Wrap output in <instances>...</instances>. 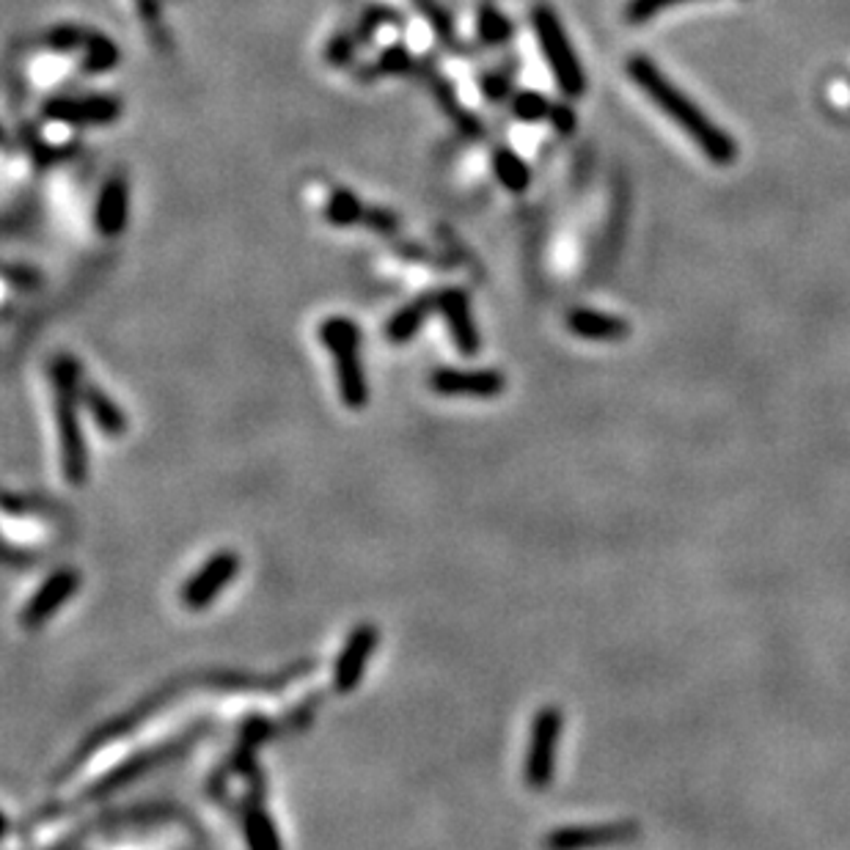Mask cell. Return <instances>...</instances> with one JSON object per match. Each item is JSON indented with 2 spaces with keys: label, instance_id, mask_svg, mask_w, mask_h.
<instances>
[{
  "label": "cell",
  "instance_id": "6da1fadb",
  "mask_svg": "<svg viewBox=\"0 0 850 850\" xmlns=\"http://www.w3.org/2000/svg\"><path fill=\"white\" fill-rule=\"evenodd\" d=\"M628 75H631V81L636 83V86L642 88V92L647 94L660 110H664L666 117H669L677 127L685 130V133L691 135V141L700 146L702 155H705L707 160H713L716 166H729V162H734V157H738V144H734L732 135L718 130L716 124H713L711 119H707L705 113H702V110L696 108L683 92H680V88L671 86L669 77H666L653 61L644 59V56H633V59L628 61Z\"/></svg>",
  "mask_w": 850,
  "mask_h": 850
},
{
  "label": "cell",
  "instance_id": "7a4b0ae2",
  "mask_svg": "<svg viewBox=\"0 0 850 850\" xmlns=\"http://www.w3.org/2000/svg\"><path fill=\"white\" fill-rule=\"evenodd\" d=\"M56 388V429H59L61 471L72 487L88 482V446L81 427V382L83 366L72 355H59L50 366Z\"/></svg>",
  "mask_w": 850,
  "mask_h": 850
},
{
  "label": "cell",
  "instance_id": "3957f363",
  "mask_svg": "<svg viewBox=\"0 0 850 850\" xmlns=\"http://www.w3.org/2000/svg\"><path fill=\"white\" fill-rule=\"evenodd\" d=\"M319 342L336 359L339 397L350 411H361L369 402L364 361H361V330L348 317H328L319 325Z\"/></svg>",
  "mask_w": 850,
  "mask_h": 850
},
{
  "label": "cell",
  "instance_id": "277c9868",
  "mask_svg": "<svg viewBox=\"0 0 850 850\" xmlns=\"http://www.w3.org/2000/svg\"><path fill=\"white\" fill-rule=\"evenodd\" d=\"M534 34H537L539 50L545 56V64L554 72L564 97H581L586 92V75L581 70V61L575 56L573 45L567 39V31L561 28L559 17L550 7H537L532 14Z\"/></svg>",
  "mask_w": 850,
  "mask_h": 850
},
{
  "label": "cell",
  "instance_id": "5b68a950",
  "mask_svg": "<svg viewBox=\"0 0 850 850\" xmlns=\"http://www.w3.org/2000/svg\"><path fill=\"white\" fill-rule=\"evenodd\" d=\"M561 727H564V716H561L559 707L548 705L534 713L526 757H523V781L532 790H548L554 785Z\"/></svg>",
  "mask_w": 850,
  "mask_h": 850
},
{
  "label": "cell",
  "instance_id": "8992f818",
  "mask_svg": "<svg viewBox=\"0 0 850 850\" xmlns=\"http://www.w3.org/2000/svg\"><path fill=\"white\" fill-rule=\"evenodd\" d=\"M377 644H380V631H377V626H372V622H361V626H355L353 631H350V636L344 639L342 649H339L333 664L336 694L348 696L359 689Z\"/></svg>",
  "mask_w": 850,
  "mask_h": 850
},
{
  "label": "cell",
  "instance_id": "52a82bcc",
  "mask_svg": "<svg viewBox=\"0 0 850 850\" xmlns=\"http://www.w3.org/2000/svg\"><path fill=\"white\" fill-rule=\"evenodd\" d=\"M429 388L438 397L454 400H496L507 388V377L498 369H458V366H438L429 375Z\"/></svg>",
  "mask_w": 850,
  "mask_h": 850
},
{
  "label": "cell",
  "instance_id": "ba28073f",
  "mask_svg": "<svg viewBox=\"0 0 850 850\" xmlns=\"http://www.w3.org/2000/svg\"><path fill=\"white\" fill-rule=\"evenodd\" d=\"M240 573V556L234 550H218L209 556L196 573L182 586V603L191 611H204L215 597L223 595V590L238 579Z\"/></svg>",
  "mask_w": 850,
  "mask_h": 850
},
{
  "label": "cell",
  "instance_id": "9c48e42d",
  "mask_svg": "<svg viewBox=\"0 0 850 850\" xmlns=\"http://www.w3.org/2000/svg\"><path fill=\"white\" fill-rule=\"evenodd\" d=\"M77 590H81V573L72 567H59L56 573L41 581L39 590L25 603L23 611H20V626L28 628V631L41 628L59 614L61 606H66L77 595Z\"/></svg>",
  "mask_w": 850,
  "mask_h": 850
},
{
  "label": "cell",
  "instance_id": "30bf717a",
  "mask_svg": "<svg viewBox=\"0 0 850 850\" xmlns=\"http://www.w3.org/2000/svg\"><path fill=\"white\" fill-rule=\"evenodd\" d=\"M45 117L66 127H97L122 117V99L108 94H88V97H56L45 105Z\"/></svg>",
  "mask_w": 850,
  "mask_h": 850
},
{
  "label": "cell",
  "instance_id": "8fae6325",
  "mask_svg": "<svg viewBox=\"0 0 850 850\" xmlns=\"http://www.w3.org/2000/svg\"><path fill=\"white\" fill-rule=\"evenodd\" d=\"M639 834L633 823H597V826H564L543 839L545 850H590L628 842Z\"/></svg>",
  "mask_w": 850,
  "mask_h": 850
},
{
  "label": "cell",
  "instance_id": "7c38bea8",
  "mask_svg": "<svg viewBox=\"0 0 850 850\" xmlns=\"http://www.w3.org/2000/svg\"><path fill=\"white\" fill-rule=\"evenodd\" d=\"M438 312L444 314L449 333L454 339V348L465 359H474L482 348V336L476 328L474 312H471V301L463 290H444L438 292Z\"/></svg>",
  "mask_w": 850,
  "mask_h": 850
},
{
  "label": "cell",
  "instance_id": "4fadbf2b",
  "mask_svg": "<svg viewBox=\"0 0 850 850\" xmlns=\"http://www.w3.org/2000/svg\"><path fill=\"white\" fill-rule=\"evenodd\" d=\"M130 212V191L122 177H113L102 185L94 209V226L102 238H119L127 226Z\"/></svg>",
  "mask_w": 850,
  "mask_h": 850
},
{
  "label": "cell",
  "instance_id": "5bb4252c",
  "mask_svg": "<svg viewBox=\"0 0 850 850\" xmlns=\"http://www.w3.org/2000/svg\"><path fill=\"white\" fill-rule=\"evenodd\" d=\"M81 405L86 408L92 422L102 429L105 438H122L127 433V416L119 408V402L110 400L97 382L86 380V377L81 382Z\"/></svg>",
  "mask_w": 850,
  "mask_h": 850
},
{
  "label": "cell",
  "instance_id": "9a60e30c",
  "mask_svg": "<svg viewBox=\"0 0 850 850\" xmlns=\"http://www.w3.org/2000/svg\"><path fill=\"white\" fill-rule=\"evenodd\" d=\"M567 328L581 339H590V342H619L631 333V325L622 317L592 312V308H575V312L567 314Z\"/></svg>",
  "mask_w": 850,
  "mask_h": 850
},
{
  "label": "cell",
  "instance_id": "2e32d148",
  "mask_svg": "<svg viewBox=\"0 0 850 850\" xmlns=\"http://www.w3.org/2000/svg\"><path fill=\"white\" fill-rule=\"evenodd\" d=\"M438 312V295H424L402 306L400 312L391 314L386 323V339L393 344L411 342L413 336L427 325V319Z\"/></svg>",
  "mask_w": 850,
  "mask_h": 850
},
{
  "label": "cell",
  "instance_id": "e0dca14e",
  "mask_svg": "<svg viewBox=\"0 0 850 850\" xmlns=\"http://www.w3.org/2000/svg\"><path fill=\"white\" fill-rule=\"evenodd\" d=\"M243 834L248 850H283L281 834H278V826L267 806L251 804L243 812Z\"/></svg>",
  "mask_w": 850,
  "mask_h": 850
},
{
  "label": "cell",
  "instance_id": "ac0fdd59",
  "mask_svg": "<svg viewBox=\"0 0 850 850\" xmlns=\"http://www.w3.org/2000/svg\"><path fill=\"white\" fill-rule=\"evenodd\" d=\"M493 171H496V180L501 182V187H507L509 193H523L532 185V171H529L523 157H518L515 151L496 149V155H493Z\"/></svg>",
  "mask_w": 850,
  "mask_h": 850
},
{
  "label": "cell",
  "instance_id": "d6986e66",
  "mask_svg": "<svg viewBox=\"0 0 850 850\" xmlns=\"http://www.w3.org/2000/svg\"><path fill=\"white\" fill-rule=\"evenodd\" d=\"M168 754H174V746L160 749V752H146V754H141V757L127 760V763L119 765L113 774H108L102 781H99L97 796H105V792H110V790H119V787L127 785L130 779H135V776H141V774H146L149 768H155V765L160 763V760H166Z\"/></svg>",
  "mask_w": 850,
  "mask_h": 850
},
{
  "label": "cell",
  "instance_id": "ffe728a7",
  "mask_svg": "<svg viewBox=\"0 0 850 850\" xmlns=\"http://www.w3.org/2000/svg\"><path fill=\"white\" fill-rule=\"evenodd\" d=\"M86 61H83V70L97 75V72H108L119 64V47L102 34H88L86 39Z\"/></svg>",
  "mask_w": 850,
  "mask_h": 850
},
{
  "label": "cell",
  "instance_id": "44dd1931",
  "mask_svg": "<svg viewBox=\"0 0 850 850\" xmlns=\"http://www.w3.org/2000/svg\"><path fill=\"white\" fill-rule=\"evenodd\" d=\"M325 218L333 226H353L366 218V209L350 191H336L325 207Z\"/></svg>",
  "mask_w": 850,
  "mask_h": 850
},
{
  "label": "cell",
  "instance_id": "7402d4cb",
  "mask_svg": "<svg viewBox=\"0 0 850 850\" xmlns=\"http://www.w3.org/2000/svg\"><path fill=\"white\" fill-rule=\"evenodd\" d=\"M512 110H515V117L521 122H543V119L550 117V110L554 105L537 92H521L515 99H512Z\"/></svg>",
  "mask_w": 850,
  "mask_h": 850
},
{
  "label": "cell",
  "instance_id": "603a6c76",
  "mask_svg": "<svg viewBox=\"0 0 850 850\" xmlns=\"http://www.w3.org/2000/svg\"><path fill=\"white\" fill-rule=\"evenodd\" d=\"M86 39H88L86 31L75 28V25H59V28H52L50 34H47L45 45L52 47V50H59V52H72V50H81V47H86Z\"/></svg>",
  "mask_w": 850,
  "mask_h": 850
},
{
  "label": "cell",
  "instance_id": "cb8c5ba5",
  "mask_svg": "<svg viewBox=\"0 0 850 850\" xmlns=\"http://www.w3.org/2000/svg\"><path fill=\"white\" fill-rule=\"evenodd\" d=\"M479 34H482V39L490 41V45H498V41H503L509 34H512V25H509L507 17H501L496 9L487 7V9H482Z\"/></svg>",
  "mask_w": 850,
  "mask_h": 850
},
{
  "label": "cell",
  "instance_id": "d4e9b609",
  "mask_svg": "<svg viewBox=\"0 0 850 850\" xmlns=\"http://www.w3.org/2000/svg\"><path fill=\"white\" fill-rule=\"evenodd\" d=\"M677 3H691V0H631L628 3V20L631 23H647L649 17H655L664 9L677 7Z\"/></svg>",
  "mask_w": 850,
  "mask_h": 850
},
{
  "label": "cell",
  "instance_id": "484cf974",
  "mask_svg": "<svg viewBox=\"0 0 850 850\" xmlns=\"http://www.w3.org/2000/svg\"><path fill=\"white\" fill-rule=\"evenodd\" d=\"M408 66H411V56H408V50L402 45H397V47H391V50L382 52L380 70H386V72H405Z\"/></svg>",
  "mask_w": 850,
  "mask_h": 850
},
{
  "label": "cell",
  "instance_id": "4316f807",
  "mask_svg": "<svg viewBox=\"0 0 850 850\" xmlns=\"http://www.w3.org/2000/svg\"><path fill=\"white\" fill-rule=\"evenodd\" d=\"M548 119L554 122V127L559 130L561 135H570L575 130V113L573 108H567V105H554Z\"/></svg>",
  "mask_w": 850,
  "mask_h": 850
},
{
  "label": "cell",
  "instance_id": "83f0119b",
  "mask_svg": "<svg viewBox=\"0 0 850 850\" xmlns=\"http://www.w3.org/2000/svg\"><path fill=\"white\" fill-rule=\"evenodd\" d=\"M482 92L490 99H501L503 94L509 92V81H503V77H487V81L482 83Z\"/></svg>",
  "mask_w": 850,
  "mask_h": 850
},
{
  "label": "cell",
  "instance_id": "f1b7e54d",
  "mask_svg": "<svg viewBox=\"0 0 850 850\" xmlns=\"http://www.w3.org/2000/svg\"><path fill=\"white\" fill-rule=\"evenodd\" d=\"M7 276L14 287H36V281H39V276H36L34 270H14V267H9Z\"/></svg>",
  "mask_w": 850,
  "mask_h": 850
}]
</instances>
